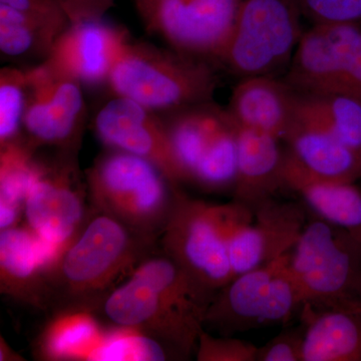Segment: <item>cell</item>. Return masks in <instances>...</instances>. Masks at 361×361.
Masks as SVG:
<instances>
[{
    "instance_id": "6da1fadb",
    "label": "cell",
    "mask_w": 361,
    "mask_h": 361,
    "mask_svg": "<svg viewBox=\"0 0 361 361\" xmlns=\"http://www.w3.org/2000/svg\"><path fill=\"white\" fill-rule=\"evenodd\" d=\"M157 239L94 210L47 275V310H99L118 279L154 254Z\"/></svg>"
},
{
    "instance_id": "7a4b0ae2",
    "label": "cell",
    "mask_w": 361,
    "mask_h": 361,
    "mask_svg": "<svg viewBox=\"0 0 361 361\" xmlns=\"http://www.w3.org/2000/svg\"><path fill=\"white\" fill-rule=\"evenodd\" d=\"M209 306L161 266H137L99 310L115 326L134 327L183 360L196 351Z\"/></svg>"
},
{
    "instance_id": "3957f363",
    "label": "cell",
    "mask_w": 361,
    "mask_h": 361,
    "mask_svg": "<svg viewBox=\"0 0 361 361\" xmlns=\"http://www.w3.org/2000/svg\"><path fill=\"white\" fill-rule=\"evenodd\" d=\"M108 85L115 96L164 113L213 101L218 78L206 59L130 40Z\"/></svg>"
},
{
    "instance_id": "277c9868",
    "label": "cell",
    "mask_w": 361,
    "mask_h": 361,
    "mask_svg": "<svg viewBox=\"0 0 361 361\" xmlns=\"http://www.w3.org/2000/svg\"><path fill=\"white\" fill-rule=\"evenodd\" d=\"M85 177L94 210L141 234L161 236L180 186L172 184L160 169L141 157L109 149Z\"/></svg>"
},
{
    "instance_id": "5b68a950",
    "label": "cell",
    "mask_w": 361,
    "mask_h": 361,
    "mask_svg": "<svg viewBox=\"0 0 361 361\" xmlns=\"http://www.w3.org/2000/svg\"><path fill=\"white\" fill-rule=\"evenodd\" d=\"M289 267L303 304L361 307V246L344 228L319 217L306 223L291 251Z\"/></svg>"
},
{
    "instance_id": "8992f818",
    "label": "cell",
    "mask_w": 361,
    "mask_h": 361,
    "mask_svg": "<svg viewBox=\"0 0 361 361\" xmlns=\"http://www.w3.org/2000/svg\"><path fill=\"white\" fill-rule=\"evenodd\" d=\"M160 237L164 254L212 295L235 277L222 205L192 198L176 188Z\"/></svg>"
},
{
    "instance_id": "52a82bcc",
    "label": "cell",
    "mask_w": 361,
    "mask_h": 361,
    "mask_svg": "<svg viewBox=\"0 0 361 361\" xmlns=\"http://www.w3.org/2000/svg\"><path fill=\"white\" fill-rule=\"evenodd\" d=\"M290 253L269 264L237 275L214 296L204 329L225 336L263 325L285 323L303 306L289 267Z\"/></svg>"
},
{
    "instance_id": "ba28073f",
    "label": "cell",
    "mask_w": 361,
    "mask_h": 361,
    "mask_svg": "<svg viewBox=\"0 0 361 361\" xmlns=\"http://www.w3.org/2000/svg\"><path fill=\"white\" fill-rule=\"evenodd\" d=\"M300 20L291 0H241L218 63L241 78L272 75L290 63L303 35Z\"/></svg>"
},
{
    "instance_id": "9c48e42d",
    "label": "cell",
    "mask_w": 361,
    "mask_h": 361,
    "mask_svg": "<svg viewBox=\"0 0 361 361\" xmlns=\"http://www.w3.org/2000/svg\"><path fill=\"white\" fill-rule=\"evenodd\" d=\"M285 82L303 94L361 99L360 23L314 25L303 32Z\"/></svg>"
},
{
    "instance_id": "30bf717a",
    "label": "cell",
    "mask_w": 361,
    "mask_h": 361,
    "mask_svg": "<svg viewBox=\"0 0 361 361\" xmlns=\"http://www.w3.org/2000/svg\"><path fill=\"white\" fill-rule=\"evenodd\" d=\"M147 32L170 47L219 61L241 0H133Z\"/></svg>"
},
{
    "instance_id": "8fae6325",
    "label": "cell",
    "mask_w": 361,
    "mask_h": 361,
    "mask_svg": "<svg viewBox=\"0 0 361 361\" xmlns=\"http://www.w3.org/2000/svg\"><path fill=\"white\" fill-rule=\"evenodd\" d=\"M23 137L35 149L78 153L87 120L82 85L44 61L26 68Z\"/></svg>"
},
{
    "instance_id": "7c38bea8",
    "label": "cell",
    "mask_w": 361,
    "mask_h": 361,
    "mask_svg": "<svg viewBox=\"0 0 361 361\" xmlns=\"http://www.w3.org/2000/svg\"><path fill=\"white\" fill-rule=\"evenodd\" d=\"M222 208L235 277L290 253L307 223L300 206L274 198L267 199L252 211L235 202Z\"/></svg>"
},
{
    "instance_id": "4fadbf2b",
    "label": "cell",
    "mask_w": 361,
    "mask_h": 361,
    "mask_svg": "<svg viewBox=\"0 0 361 361\" xmlns=\"http://www.w3.org/2000/svg\"><path fill=\"white\" fill-rule=\"evenodd\" d=\"M56 152L52 160L39 161L23 214L26 227L35 236L66 251L84 227L87 216L78 153Z\"/></svg>"
},
{
    "instance_id": "5bb4252c",
    "label": "cell",
    "mask_w": 361,
    "mask_h": 361,
    "mask_svg": "<svg viewBox=\"0 0 361 361\" xmlns=\"http://www.w3.org/2000/svg\"><path fill=\"white\" fill-rule=\"evenodd\" d=\"M94 130L97 139L109 149L151 161L175 186L185 183L167 128L157 111L115 96L97 111Z\"/></svg>"
},
{
    "instance_id": "9a60e30c",
    "label": "cell",
    "mask_w": 361,
    "mask_h": 361,
    "mask_svg": "<svg viewBox=\"0 0 361 361\" xmlns=\"http://www.w3.org/2000/svg\"><path fill=\"white\" fill-rule=\"evenodd\" d=\"M129 42V33L104 18L70 23L44 61L82 85L96 87L108 84L111 71Z\"/></svg>"
},
{
    "instance_id": "2e32d148",
    "label": "cell",
    "mask_w": 361,
    "mask_h": 361,
    "mask_svg": "<svg viewBox=\"0 0 361 361\" xmlns=\"http://www.w3.org/2000/svg\"><path fill=\"white\" fill-rule=\"evenodd\" d=\"M159 114L167 128L176 159L188 183L191 182L202 161L226 135L236 129V123L227 109L221 108L213 101Z\"/></svg>"
},
{
    "instance_id": "e0dca14e",
    "label": "cell",
    "mask_w": 361,
    "mask_h": 361,
    "mask_svg": "<svg viewBox=\"0 0 361 361\" xmlns=\"http://www.w3.org/2000/svg\"><path fill=\"white\" fill-rule=\"evenodd\" d=\"M239 127L261 130L283 142L296 116V90L273 75L241 78L227 108Z\"/></svg>"
},
{
    "instance_id": "ac0fdd59",
    "label": "cell",
    "mask_w": 361,
    "mask_h": 361,
    "mask_svg": "<svg viewBox=\"0 0 361 361\" xmlns=\"http://www.w3.org/2000/svg\"><path fill=\"white\" fill-rule=\"evenodd\" d=\"M237 125V123H236ZM237 176L234 202L253 210L282 188L281 140L237 125Z\"/></svg>"
},
{
    "instance_id": "d6986e66",
    "label": "cell",
    "mask_w": 361,
    "mask_h": 361,
    "mask_svg": "<svg viewBox=\"0 0 361 361\" xmlns=\"http://www.w3.org/2000/svg\"><path fill=\"white\" fill-rule=\"evenodd\" d=\"M283 142L286 156L311 177L348 183L361 179V156L320 128L295 116Z\"/></svg>"
},
{
    "instance_id": "ffe728a7",
    "label": "cell",
    "mask_w": 361,
    "mask_h": 361,
    "mask_svg": "<svg viewBox=\"0 0 361 361\" xmlns=\"http://www.w3.org/2000/svg\"><path fill=\"white\" fill-rule=\"evenodd\" d=\"M302 361H361V313L303 304Z\"/></svg>"
},
{
    "instance_id": "44dd1931",
    "label": "cell",
    "mask_w": 361,
    "mask_h": 361,
    "mask_svg": "<svg viewBox=\"0 0 361 361\" xmlns=\"http://www.w3.org/2000/svg\"><path fill=\"white\" fill-rule=\"evenodd\" d=\"M0 288L20 302L47 310V272L27 227L0 233Z\"/></svg>"
},
{
    "instance_id": "7402d4cb",
    "label": "cell",
    "mask_w": 361,
    "mask_h": 361,
    "mask_svg": "<svg viewBox=\"0 0 361 361\" xmlns=\"http://www.w3.org/2000/svg\"><path fill=\"white\" fill-rule=\"evenodd\" d=\"M282 188L295 192L318 217L344 228L353 237L361 231V189L355 183L311 177L284 152Z\"/></svg>"
},
{
    "instance_id": "603a6c76",
    "label": "cell",
    "mask_w": 361,
    "mask_h": 361,
    "mask_svg": "<svg viewBox=\"0 0 361 361\" xmlns=\"http://www.w3.org/2000/svg\"><path fill=\"white\" fill-rule=\"evenodd\" d=\"M104 332L92 311H59L39 336L37 353L44 360H87Z\"/></svg>"
},
{
    "instance_id": "cb8c5ba5",
    "label": "cell",
    "mask_w": 361,
    "mask_h": 361,
    "mask_svg": "<svg viewBox=\"0 0 361 361\" xmlns=\"http://www.w3.org/2000/svg\"><path fill=\"white\" fill-rule=\"evenodd\" d=\"M37 149L25 137L0 146V229L18 226L39 168Z\"/></svg>"
},
{
    "instance_id": "d4e9b609",
    "label": "cell",
    "mask_w": 361,
    "mask_h": 361,
    "mask_svg": "<svg viewBox=\"0 0 361 361\" xmlns=\"http://www.w3.org/2000/svg\"><path fill=\"white\" fill-rule=\"evenodd\" d=\"M296 118L329 133L361 156V99L296 92Z\"/></svg>"
},
{
    "instance_id": "484cf974",
    "label": "cell",
    "mask_w": 361,
    "mask_h": 361,
    "mask_svg": "<svg viewBox=\"0 0 361 361\" xmlns=\"http://www.w3.org/2000/svg\"><path fill=\"white\" fill-rule=\"evenodd\" d=\"M66 28L0 4V51L6 58L44 61Z\"/></svg>"
},
{
    "instance_id": "4316f807",
    "label": "cell",
    "mask_w": 361,
    "mask_h": 361,
    "mask_svg": "<svg viewBox=\"0 0 361 361\" xmlns=\"http://www.w3.org/2000/svg\"><path fill=\"white\" fill-rule=\"evenodd\" d=\"M170 353L154 337L141 330L115 326L104 332L103 339L92 351V361H163Z\"/></svg>"
},
{
    "instance_id": "83f0119b",
    "label": "cell",
    "mask_w": 361,
    "mask_h": 361,
    "mask_svg": "<svg viewBox=\"0 0 361 361\" xmlns=\"http://www.w3.org/2000/svg\"><path fill=\"white\" fill-rule=\"evenodd\" d=\"M26 97V68H2L0 71V146L23 137Z\"/></svg>"
},
{
    "instance_id": "f1b7e54d",
    "label": "cell",
    "mask_w": 361,
    "mask_h": 361,
    "mask_svg": "<svg viewBox=\"0 0 361 361\" xmlns=\"http://www.w3.org/2000/svg\"><path fill=\"white\" fill-rule=\"evenodd\" d=\"M301 18L314 25L360 23L361 0H291Z\"/></svg>"
},
{
    "instance_id": "f546056e",
    "label": "cell",
    "mask_w": 361,
    "mask_h": 361,
    "mask_svg": "<svg viewBox=\"0 0 361 361\" xmlns=\"http://www.w3.org/2000/svg\"><path fill=\"white\" fill-rule=\"evenodd\" d=\"M258 346L230 337H216L202 330L196 348L199 361H256Z\"/></svg>"
},
{
    "instance_id": "4dcf8cb0",
    "label": "cell",
    "mask_w": 361,
    "mask_h": 361,
    "mask_svg": "<svg viewBox=\"0 0 361 361\" xmlns=\"http://www.w3.org/2000/svg\"><path fill=\"white\" fill-rule=\"evenodd\" d=\"M304 327L286 329L258 348L256 361H302Z\"/></svg>"
},
{
    "instance_id": "1f68e13d",
    "label": "cell",
    "mask_w": 361,
    "mask_h": 361,
    "mask_svg": "<svg viewBox=\"0 0 361 361\" xmlns=\"http://www.w3.org/2000/svg\"><path fill=\"white\" fill-rule=\"evenodd\" d=\"M0 4L56 25H70L59 0H0Z\"/></svg>"
},
{
    "instance_id": "d6a6232c",
    "label": "cell",
    "mask_w": 361,
    "mask_h": 361,
    "mask_svg": "<svg viewBox=\"0 0 361 361\" xmlns=\"http://www.w3.org/2000/svg\"><path fill=\"white\" fill-rule=\"evenodd\" d=\"M70 23L103 20L115 0H59Z\"/></svg>"
},
{
    "instance_id": "836d02e7",
    "label": "cell",
    "mask_w": 361,
    "mask_h": 361,
    "mask_svg": "<svg viewBox=\"0 0 361 361\" xmlns=\"http://www.w3.org/2000/svg\"><path fill=\"white\" fill-rule=\"evenodd\" d=\"M20 356L16 355L6 342L1 338V348H0V360H20Z\"/></svg>"
},
{
    "instance_id": "e575fe53",
    "label": "cell",
    "mask_w": 361,
    "mask_h": 361,
    "mask_svg": "<svg viewBox=\"0 0 361 361\" xmlns=\"http://www.w3.org/2000/svg\"><path fill=\"white\" fill-rule=\"evenodd\" d=\"M355 238L356 240H357L358 241V243L360 244V246H361V231L360 233H358L357 235H356V236L355 237Z\"/></svg>"
},
{
    "instance_id": "d590c367",
    "label": "cell",
    "mask_w": 361,
    "mask_h": 361,
    "mask_svg": "<svg viewBox=\"0 0 361 361\" xmlns=\"http://www.w3.org/2000/svg\"><path fill=\"white\" fill-rule=\"evenodd\" d=\"M358 310H360V312L361 313V307L358 308Z\"/></svg>"
}]
</instances>
